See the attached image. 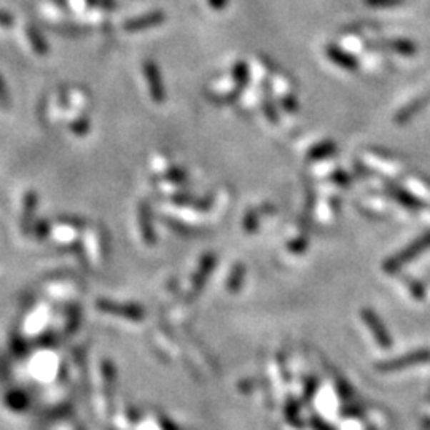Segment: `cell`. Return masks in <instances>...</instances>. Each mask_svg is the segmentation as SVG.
I'll return each mask as SVG.
<instances>
[{
    "instance_id": "16",
    "label": "cell",
    "mask_w": 430,
    "mask_h": 430,
    "mask_svg": "<svg viewBox=\"0 0 430 430\" xmlns=\"http://www.w3.org/2000/svg\"><path fill=\"white\" fill-rule=\"evenodd\" d=\"M207 4H209V6L212 10H225L226 5H228V0H207Z\"/></svg>"
},
{
    "instance_id": "7",
    "label": "cell",
    "mask_w": 430,
    "mask_h": 430,
    "mask_svg": "<svg viewBox=\"0 0 430 430\" xmlns=\"http://www.w3.org/2000/svg\"><path fill=\"white\" fill-rule=\"evenodd\" d=\"M233 79L238 83V88H246L249 85V80H251V71H249V66L244 61H238L233 66Z\"/></svg>"
},
{
    "instance_id": "19",
    "label": "cell",
    "mask_w": 430,
    "mask_h": 430,
    "mask_svg": "<svg viewBox=\"0 0 430 430\" xmlns=\"http://www.w3.org/2000/svg\"><path fill=\"white\" fill-rule=\"evenodd\" d=\"M6 102V96H5V86L2 83V79H0V106H5Z\"/></svg>"
},
{
    "instance_id": "5",
    "label": "cell",
    "mask_w": 430,
    "mask_h": 430,
    "mask_svg": "<svg viewBox=\"0 0 430 430\" xmlns=\"http://www.w3.org/2000/svg\"><path fill=\"white\" fill-rule=\"evenodd\" d=\"M429 102H430V94L427 96V98L416 99V101H413L411 104H408V106H406L405 109H401L400 112L397 114V116H395V121H397L399 124L408 123L416 114L421 112V110L424 109L426 104H429Z\"/></svg>"
},
{
    "instance_id": "1",
    "label": "cell",
    "mask_w": 430,
    "mask_h": 430,
    "mask_svg": "<svg viewBox=\"0 0 430 430\" xmlns=\"http://www.w3.org/2000/svg\"><path fill=\"white\" fill-rule=\"evenodd\" d=\"M142 67H144L145 79H147V83H149V91H150L151 99L158 104L164 102L166 101V89L163 85L161 72H159L155 61H151V59L144 61Z\"/></svg>"
},
{
    "instance_id": "15",
    "label": "cell",
    "mask_w": 430,
    "mask_h": 430,
    "mask_svg": "<svg viewBox=\"0 0 430 430\" xmlns=\"http://www.w3.org/2000/svg\"><path fill=\"white\" fill-rule=\"evenodd\" d=\"M166 176H168L169 180H174V182H182V180L186 179V172H184L182 169H171Z\"/></svg>"
},
{
    "instance_id": "18",
    "label": "cell",
    "mask_w": 430,
    "mask_h": 430,
    "mask_svg": "<svg viewBox=\"0 0 430 430\" xmlns=\"http://www.w3.org/2000/svg\"><path fill=\"white\" fill-rule=\"evenodd\" d=\"M13 24V21H11V18L10 16H6V15H4V13H0V26H11Z\"/></svg>"
},
{
    "instance_id": "6",
    "label": "cell",
    "mask_w": 430,
    "mask_h": 430,
    "mask_svg": "<svg viewBox=\"0 0 430 430\" xmlns=\"http://www.w3.org/2000/svg\"><path fill=\"white\" fill-rule=\"evenodd\" d=\"M336 151V144L333 141H324L316 144L314 147H311L308 151V159L309 161H321V159H325L331 156Z\"/></svg>"
},
{
    "instance_id": "17",
    "label": "cell",
    "mask_w": 430,
    "mask_h": 430,
    "mask_svg": "<svg viewBox=\"0 0 430 430\" xmlns=\"http://www.w3.org/2000/svg\"><path fill=\"white\" fill-rule=\"evenodd\" d=\"M333 179H335L336 182H343V184H349V180H351L343 171H336L335 174H333Z\"/></svg>"
},
{
    "instance_id": "11",
    "label": "cell",
    "mask_w": 430,
    "mask_h": 430,
    "mask_svg": "<svg viewBox=\"0 0 430 430\" xmlns=\"http://www.w3.org/2000/svg\"><path fill=\"white\" fill-rule=\"evenodd\" d=\"M27 36H29V41L34 45V51L39 53V54L46 53V46L41 44L40 39H39V34H37L36 29H34V27H29V31H27Z\"/></svg>"
},
{
    "instance_id": "8",
    "label": "cell",
    "mask_w": 430,
    "mask_h": 430,
    "mask_svg": "<svg viewBox=\"0 0 430 430\" xmlns=\"http://www.w3.org/2000/svg\"><path fill=\"white\" fill-rule=\"evenodd\" d=\"M391 193L395 196V199H399L400 203H404L408 207H418L419 206V201L416 198H413L410 193H406L405 190H400V189H395V186H392Z\"/></svg>"
},
{
    "instance_id": "12",
    "label": "cell",
    "mask_w": 430,
    "mask_h": 430,
    "mask_svg": "<svg viewBox=\"0 0 430 430\" xmlns=\"http://www.w3.org/2000/svg\"><path fill=\"white\" fill-rule=\"evenodd\" d=\"M263 112H265V115H266V118L269 121H271L273 124H277L279 123V115H277V112H276V109H274V104L271 102V101H265L263 102Z\"/></svg>"
},
{
    "instance_id": "2",
    "label": "cell",
    "mask_w": 430,
    "mask_h": 430,
    "mask_svg": "<svg viewBox=\"0 0 430 430\" xmlns=\"http://www.w3.org/2000/svg\"><path fill=\"white\" fill-rule=\"evenodd\" d=\"M164 13L163 11H151L147 13V15H142L139 18H131L126 23L123 24V29L126 32H139L144 29H149V27H155L164 23Z\"/></svg>"
},
{
    "instance_id": "9",
    "label": "cell",
    "mask_w": 430,
    "mask_h": 430,
    "mask_svg": "<svg viewBox=\"0 0 430 430\" xmlns=\"http://www.w3.org/2000/svg\"><path fill=\"white\" fill-rule=\"evenodd\" d=\"M241 91H242V89L238 88V89H234V91L228 93V94H211L209 99L215 104H219V106H221V104H231V102H234L236 99L239 98Z\"/></svg>"
},
{
    "instance_id": "10",
    "label": "cell",
    "mask_w": 430,
    "mask_h": 430,
    "mask_svg": "<svg viewBox=\"0 0 430 430\" xmlns=\"http://www.w3.org/2000/svg\"><path fill=\"white\" fill-rule=\"evenodd\" d=\"M365 5L370 9H395L405 2V0H364Z\"/></svg>"
},
{
    "instance_id": "13",
    "label": "cell",
    "mask_w": 430,
    "mask_h": 430,
    "mask_svg": "<svg viewBox=\"0 0 430 430\" xmlns=\"http://www.w3.org/2000/svg\"><path fill=\"white\" fill-rule=\"evenodd\" d=\"M72 131L77 136H85L86 133H88V129H89V121H88V118H80V120H77L75 123H72Z\"/></svg>"
},
{
    "instance_id": "14",
    "label": "cell",
    "mask_w": 430,
    "mask_h": 430,
    "mask_svg": "<svg viewBox=\"0 0 430 430\" xmlns=\"http://www.w3.org/2000/svg\"><path fill=\"white\" fill-rule=\"evenodd\" d=\"M282 107L287 110V112H290V114H294V112H296L298 110V101H296V98L294 94H286L282 98Z\"/></svg>"
},
{
    "instance_id": "4",
    "label": "cell",
    "mask_w": 430,
    "mask_h": 430,
    "mask_svg": "<svg viewBox=\"0 0 430 430\" xmlns=\"http://www.w3.org/2000/svg\"><path fill=\"white\" fill-rule=\"evenodd\" d=\"M376 48H387L394 53L404 54V56H413V54L418 51L416 48V44H413L411 40H405V39H394V40H381L374 44Z\"/></svg>"
},
{
    "instance_id": "3",
    "label": "cell",
    "mask_w": 430,
    "mask_h": 430,
    "mask_svg": "<svg viewBox=\"0 0 430 430\" xmlns=\"http://www.w3.org/2000/svg\"><path fill=\"white\" fill-rule=\"evenodd\" d=\"M325 53H327V58L333 62V64H336L338 67H341L344 71H349V72L357 71L359 61L356 59V56H352L351 53L341 50L339 46L330 44L327 45V48H325Z\"/></svg>"
}]
</instances>
